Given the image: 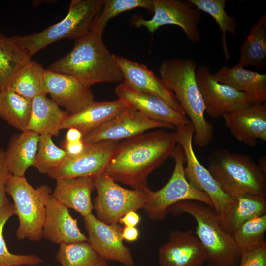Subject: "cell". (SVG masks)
Returning <instances> with one entry per match:
<instances>
[{
    "label": "cell",
    "mask_w": 266,
    "mask_h": 266,
    "mask_svg": "<svg viewBox=\"0 0 266 266\" xmlns=\"http://www.w3.org/2000/svg\"><path fill=\"white\" fill-rule=\"evenodd\" d=\"M175 129L173 126L151 119L139 111L129 107L84 135L85 143L101 141H120L129 139L154 128Z\"/></svg>",
    "instance_id": "obj_14"
},
{
    "label": "cell",
    "mask_w": 266,
    "mask_h": 266,
    "mask_svg": "<svg viewBox=\"0 0 266 266\" xmlns=\"http://www.w3.org/2000/svg\"><path fill=\"white\" fill-rule=\"evenodd\" d=\"M68 115L46 95L38 96L32 100L29 122L26 130L35 132L39 135H58L61 125Z\"/></svg>",
    "instance_id": "obj_25"
},
{
    "label": "cell",
    "mask_w": 266,
    "mask_h": 266,
    "mask_svg": "<svg viewBox=\"0 0 266 266\" xmlns=\"http://www.w3.org/2000/svg\"><path fill=\"white\" fill-rule=\"evenodd\" d=\"M52 137L48 134L40 135L38 150L33 166L40 173L47 175L58 167L67 156L63 148L55 145Z\"/></svg>",
    "instance_id": "obj_36"
},
{
    "label": "cell",
    "mask_w": 266,
    "mask_h": 266,
    "mask_svg": "<svg viewBox=\"0 0 266 266\" xmlns=\"http://www.w3.org/2000/svg\"><path fill=\"white\" fill-rule=\"evenodd\" d=\"M32 100L6 88L0 91V117L22 132L26 130L31 115Z\"/></svg>",
    "instance_id": "obj_31"
},
{
    "label": "cell",
    "mask_w": 266,
    "mask_h": 266,
    "mask_svg": "<svg viewBox=\"0 0 266 266\" xmlns=\"http://www.w3.org/2000/svg\"><path fill=\"white\" fill-rule=\"evenodd\" d=\"M168 213L175 216L187 213L195 220L196 236L207 254L209 263L222 266H237L240 250L233 237L221 227L213 209L195 200H184L170 207Z\"/></svg>",
    "instance_id": "obj_4"
},
{
    "label": "cell",
    "mask_w": 266,
    "mask_h": 266,
    "mask_svg": "<svg viewBox=\"0 0 266 266\" xmlns=\"http://www.w3.org/2000/svg\"><path fill=\"white\" fill-rule=\"evenodd\" d=\"M158 259L159 266H202L207 254L191 231L175 230L160 248Z\"/></svg>",
    "instance_id": "obj_17"
},
{
    "label": "cell",
    "mask_w": 266,
    "mask_h": 266,
    "mask_svg": "<svg viewBox=\"0 0 266 266\" xmlns=\"http://www.w3.org/2000/svg\"><path fill=\"white\" fill-rule=\"evenodd\" d=\"M266 59V14L264 13L250 29L249 35L241 44L240 58L235 68L253 66L262 67Z\"/></svg>",
    "instance_id": "obj_28"
},
{
    "label": "cell",
    "mask_w": 266,
    "mask_h": 266,
    "mask_svg": "<svg viewBox=\"0 0 266 266\" xmlns=\"http://www.w3.org/2000/svg\"><path fill=\"white\" fill-rule=\"evenodd\" d=\"M264 214L266 196L248 194L232 197L222 213L217 216L222 228L232 236L244 222Z\"/></svg>",
    "instance_id": "obj_24"
},
{
    "label": "cell",
    "mask_w": 266,
    "mask_h": 266,
    "mask_svg": "<svg viewBox=\"0 0 266 266\" xmlns=\"http://www.w3.org/2000/svg\"><path fill=\"white\" fill-rule=\"evenodd\" d=\"M44 82L51 100L68 114L77 113L94 101L90 88L72 76L47 69L44 72Z\"/></svg>",
    "instance_id": "obj_18"
},
{
    "label": "cell",
    "mask_w": 266,
    "mask_h": 266,
    "mask_svg": "<svg viewBox=\"0 0 266 266\" xmlns=\"http://www.w3.org/2000/svg\"><path fill=\"white\" fill-rule=\"evenodd\" d=\"M83 138L82 133L77 129L70 128L67 131L66 141L74 142L82 140Z\"/></svg>",
    "instance_id": "obj_43"
},
{
    "label": "cell",
    "mask_w": 266,
    "mask_h": 266,
    "mask_svg": "<svg viewBox=\"0 0 266 266\" xmlns=\"http://www.w3.org/2000/svg\"><path fill=\"white\" fill-rule=\"evenodd\" d=\"M142 8L152 12L153 0H103L102 11L93 20L90 32L100 36L108 21L123 12Z\"/></svg>",
    "instance_id": "obj_33"
},
{
    "label": "cell",
    "mask_w": 266,
    "mask_h": 266,
    "mask_svg": "<svg viewBox=\"0 0 266 266\" xmlns=\"http://www.w3.org/2000/svg\"><path fill=\"white\" fill-rule=\"evenodd\" d=\"M115 59L123 84L134 90L156 95L174 110L185 114L172 92L145 65L121 56L115 55Z\"/></svg>",
    "instance_id": "obj_19"
},
{
    "label": "cell",
    "mask_w": 266,
    "mask_h": 266,
    "mask_svg": "<svg viewBox=\"0 0 266 266\" xmlns=\"http://www.w3.org/2000/svg\"><path fill=\"white\" fill-rule=\"evenodd\" d=\"M140 221V215L136 211H130L122 217L118 222L126 227H136Z\"/></svg>",
    "instance_id": "obj_41"
},
{
    "label": "cell",
    "mask_w": 266,
    "mask_h": 266,
    "mask_svg": "<svg viewBox=\"0 0 266 266\" xmlns=\"http://www.w3.org/2000/svg\"><path fill=\"white\" fill-rule=\"evenodd\" d=\"M88 242L94 250L106 261L118 262L125 266H133L130 249L123 243V227L108 224L99 220L92 213L84 217Z\"/></svg>",
    "instance_id": "obj_15"
},
{
    "label": "cell",
    "mask_w": 266,
    "mask_h": 266,
    "mask_svg": "<svg viewBox=\"0 0 266 266\" xmlns=\"http://www.w3.org/2000/svg\"><path fill=\"white\" fill-rule=\"evenodd\" d=\"M207 169L231 198L248 194L266 196V174L247 155L216 151L208 159Z\"/></svg>",
    "instance_id": "obj_5"
},
{
    "label": "cell",
    "mask_w": 266,
    "mask_h": 266,
    "mask_svg": "<svg viewBox=\"0 0 266 266\" xmlns=\"http://www.w3.org/2000/svg\"><path fill=\"white\" fill-rule=\"evenodd\" d=\"M56 259L62 266H109L88 241L60 245Z\"/></svg>",
    "instance_id": "obj_32"
},
{
    "label": "cell",
    "mask_w": 266,
    "mask_h": 266,
    "mask_svg": "<svg viewBox=\"0 0 266 266\" xmlns=\"http://www.w3.org/2000/svg\"><path fill=\"white\" fill-rule=\"evenodd\" d=\"M238 266H266V241L250 248L240 249Z\"/></svg>",
    "instance_id": "obj_38"
},
{
    "label": "cell",
    "mask_w": 266,
    "mask_h": 266,
    "mask_svg": "<svg viewBox=\"0 0 266 266\" xmlns=\"http://www.w3.org/2000/svg\"><path fill=\"white\" fill-rule=\"evenodd\" d=\"M120 141H101L85 143L79 155L66 156L62 163L48 175L56 180L63 178L96 176L105 168Z\"/></svg>",
    "instance_id": "obj_13"
},
{
    "label": "cell",
    "mask_w": 266,
    "mask_h": 266,
    "mask_svg": "<svg viewBox=\"0 0 266 266\" xmlns=\"http://www.w3.org/2000/svg\"><path fill=\"white\" fill-rule=\"evenodd\" d=\"M95 189L94 178L81 177L56 180L52 196L62 204L82 216L92 213L91 195Z\"/></svg>",
    "instance_id": "obj_23"
},
{
    "label": "cell",
    "mask_w": 266,
    "mask_h": 266,
    "mask_svg": "<svg viewBox=\"0 0 266 266\" xmlns=\"http://www.w3.org/2000/svg\"><path fill=\"white\" fill-rule=\"evenodd\" d=\"M40 135L25 130L10 139L5 151V161L11 175L25 176L27 169L33 166L38 150Z\"/></svg>",
    "instance_id": "obj_26"
},
{
    "label": "cell",
    "mask_w": 266,
    "mask_h": 266,
    "mask_svg": "<svg viewBox=\"0 0 266 266\" xmlns=\"http://www.w3.org/2000/svg\"><path fill=\"white\" fill-rule=\"evenodd\" d=\"M152 12L150 19H135L133 25L146 27L152 33L161 26L176 25L182 29L190 42L195 43L200 40L198 27L202 18L200 11L189 0H153Z\"/></svg>",
    "instance_id": "obj_12"
},
{
    "label": "cell",
    "mask_w": 266,
    "mask_h": 266,
    "mask_svg": "<svg viewBox=\"0 0 266 266\" xmlns=\"http://www.w3.org/2000/svg\"><path fill=\"white\" fill-rule=\"evenodd\" d=\"M128 108L126 103L118 99L111 101H94L81 111L68 114L63 121L61 130L75 128L79 130L84 136Z\"/></svg>",
    "instance_id": "obj_22"
},
{
    "label": "cell",
    "mask_w": 266,
    "mask_h": 266,
    "mask_svg": "<svg viewBox=\"0 0 266 266\" xmlns=\"http://www.w3.org/2000/svg\"><path fill=\"white\" fill-rule=\"evenodd\" d=\"M118 99L147 117L175 127V129L188 124L186 116L174 110L163 100L150 93L137 91L123 83L114 90Z\"/></svg>",
    "instance_id": "obj_16"
},
{
    "label": "cell",
    "mask_w": 266,
    "mask_h": 266,
    "mask_svg": "<svg viewBox=\"0 0 266 266\" xmlns=\"http://www.w3.org/2000/svg\"><path fill=\"white\" fill-rule=\"evenodd\" d=\"M94 182L97 195L93 209L99 220L108 224H116L127 212L143 208L147 188L145 190L126 189L105 172L94 177Z\"/></svg>",
    "instance_id": "obj_9"
},
{
    "label": "cell",
    "mask_w": 266,
    "mask_h": 266,
    "mask_svg": "<svg viewBox=\"0 0 266 266\" xmlns=\"http://www.w3.org/2000/svg\"><path fill=\"white\" fill-rule=\"evenodd\" d=\"M172 156L175 166L168 182L157 191H152L148 188L146 190L147 200L143 209L148 217L153 221L163 220L171 206L184 200L198 201L212 207L208 196L187 181L184 173L185 155L179 144Z\"/></svg>",
    "instance_id": "obj_8"
},
{
    "label": "cell",
    "mask_w": 266,
    "mask_h": 266,
    "mask_svg": "<svg viewBox=\"0 0 266 266\" xmlns=\"http://www.w3.org/2000/svg\"><path fill=\"white\" fill-rule=\"evenodd\" d=\"M32 56L16 40L0 33V91L7 88L11 79Z\"/></svg>",
    "instance_id": "obj_29"
},
{
    "label": "cell",
    "mask_w": 266,
    "mask_h": 266,
    "mask_svg": "<svg viewBox=\"0 0 266 266\" xmlns=\"http://www.w3.org/2000/svg\"><path fill=\"white\" fill-rule=\"evenodd\" d=\"M45 70L40 63L31 60L17 71L7 88L31 100L39 95H46Z\"/></svg>",
    "instance_id": "obj_30"
},
{
    "label": "cell",
    "mask_w": 266,
    "mask_h": 266,
    "mask_svg": "<svg viewBox=\"0 0 266 266\" xmlns=\"http://www.w3.org/2000/svg\"><path fill=\"white\" fill-rule=\"evenodd\" d=\"M42 237L59 245L88 241L78 227L77 220L52 195L46 205Z\"/></svg>",
    "instance_id": "obj_20"
},
{
    "label": "cell",
    "mask_w": 266,
    "mask_h": 266,
    "mask_svg": "<svg viewBox=\"0 0 266 266\" xmlns=\"http://www.w3.org/2000/svg\"><path fill=\"white\" fill-rule=\"evenodd\" d=\"M11 175L5 161V151L0 149V208L9 203L6 185Z\"/></svg>",
    "instance_id": "obj_39"
},
{
    "label": "cell",
    "mask_w": 266,
    "mask_h": 266,
    "mask_svg": "<svg viewBox=\"0 0 266 266\" xmlns=\"http://www.w3.org/2000/svg\"><path fill=\"white\" fill-rule=\"evenodd\" d=\"M178 144L174 132L158 130L119 142L105 172L115 181L145 190L149 174L172 156Z\"/></svg>",
    "instance_id": "obj_1"
},
{
    "label": "cell",
    "mask_w": 266,
    "mask_h": 266,
    "mask_svg": "<svg viewBox=\"0 0 266 266\" xmlns=\"http://www.w3.org/2000/svg\"><path fill=\"white\" fill-rule=\"evenodd\" d=\"M175 132L178 144L184 153L186 164L184 173L187 181L194 188L208 196L212 204V208L217 215H220L232 198L222 190L208 170L198 159L193 147L194 130L191 122L176 129Z\"/></svg>",
    "instance_id": "obj_11"
},
{
    "label": "cell",
    "mask_w": 266,
    "mask_h": 266,
    "mask_svg": "<svg viewBox=\"0 0 266 266\" xmlns=\"http://www.w3.org/2000/svg\"><path fill=\"white\" fill-rule=\"evenodd\" d=\"M207 266H220V265H216V264H211V263H209Z\"/></svg>",
    "instance_id": "obj_44"
},
{
    "label": "cell",
    "mask_w": 266,
    "mask_h": 266,
    "mask_svg": "<svg viewBox=\"0 0 266 266\" xmlns=\"http://www.w3.org/2000/svg\"><path fill=\"white\" fill-rule=\"evenodd\" d=\"M196 62L190 58L164 61L159 67L160 78L174 95L194 130L193 142L205 147L211 141L214 129L205 118L203 100L197 83Z\"/></svg>",
    "instance_id": "obj_3"
},
{
    "label": "cell",
    "mask_w": 266,
    "mask_h": 266,
    "mask_svg": "<svg viewBox=\"0 0 266 266\" xmlns=\"http://www.w3.org/2000/svg\"><path fill=\"white\" fill-rule=\"evenodd\" d=\"M85 143L83 140L74 142L65 141L63 145V149L65 151L67 156L73 157L80 154L84 150Z\"/></svg>",
    "instance_id": "obj_40"
},
{
    "label": "cell",
    "mask_w": 266,
    "mask_h": 266,
    "mask_svg": "<svg viewBox=\"0 0 266 266\" xmlns=\"http://www.w3.org/2000/svg\"><path fill=\"white\" fill-rule=\"evenodd\" d=\"M212 76L220 83L253 96L262 103L266 102V74H260L244 68L224 66L212 73Z\"/></svg>",
    "instance_id": "obj_27"
},
{
    "label": "cell",
    "mask_w": 266,
    "mask_h": 266,
    "mask_svg": "<svg viewBox=\"0 0 266 266\" xmlns=\"http://www.w3.org/2000/svg\"><path fill=\"white\" fill-rule=\"evenodd\" d=\"M200 11H202L209 14L219 25L222 33V44L225 58H230L227 47L226 33L227 32L231 34L236 33L237 25L236 18L229 16L225 10L226 0H189Z\"/></svg>",
    "instance_id": "obj_34"
},
{
    "label": "cell",
    "mask_w": 266,
    "mask_h": 266,
    "mask_svg": "<svg viewBox=\"0 0 266 266\" xmlns=\"http://www.w3.org/2000/svg\"><path fill=\"white\" fill-rule=\"evenodd\" d=\"M103 0H72L66 16L43 31L14 36L32 57L49 44L62 39L76 40L90 32L91 25L102 7Z\"/></svg>",
    "instance_id": "obj_7"
},
{
    "label": "cell",
    "mask_w": 266,
    "mask_h": 266,
    "mask_svg": "<svg viewBox=\"0 0 266 266\" xmlns=\"http://www.w3.org/2000/svg\"><path fill=\"white\" fill-rule=\"evenodd\" d=\"M13 215V204L9 202L0 208V266H36L42 262V259L35 255H17L8 250L3 232L4 227Z\"/></svg>",
    "instance_id": "obj_35"
},
{
    "label": "cell",
    "mask_w": 266,
    "mask_h": 266,
    "mask_svg": "<svg viewBox=\"0 0 266 266\" xmlns=\"http://www.w3.org/2000/svg\"><path fill=\"white\" fill-rule=\"evenodd\" d=\"M6 192L13 200L15 215L19 220L16 231L17 238L40 240L43 237L46 205L52 195L51 188L46 185L34 188L25 176L11 175L6 185Z\"/></svg>",
    "instance_id": "obj_6"
},
{
    "label": "cell",
    "mask_w": 266,
    "mask_h": 266,
    "mask_svg": "<svg viewBox=\"0 0 266 266\" xmlns=\"http://www.w3.org/2000/svg\"><path fill=\"white\" fill-rule=\"evenodd\" d=\"M139 231L136 227H126L123 228L122 237L123 240L128 242H134L138 239Z\"/></svg>",
    "instance_id": "obj_42"
},
{
    "label": "cell",
    "mask_w": 266,
    "mask_h": 266,
    "mask_svg": "<svg viewBox=\"0 0 266 266\" xmlns=\"http://www.w3.org/2000/svg\"><path fill=\"white\" fill-rule=\"evenodd\" d=\"M48 69L72 76L89 88L99 83L123 81L115 55L106 48L102 37L91 32L75 40L70 51L51 63Z\"/></svg>",
    "instance_id": "obj_2"
},
{
    "label": "cell",
    "mask_w": 266,
    "mask_h": 266,
    "mask_svg": "<svg viewBox=\"0 0 266 266\" xmlns=\"http://www.w3.org/2000/svg\"><path fill=\"white\" fill-rule=\"evenodd\" d=\"M225 126L238 141L250 147L266 140V103L254 105L222 116Z\"/></svg>",
    "instance_id": "obj_21"
},
{
    "label": "cell",
    "mask_w": 266,
    "mask_h": 266,
    "mask_svg": "<svg viewBox=\"0 0 266 266\" xmlns=\"http://www.w3.org/2000/svg\"><path fill=\"white\" fill-rule=\"evenodd\" d=\"M196 78L203 100L205 112L212 118L263 103L253 96L219 83L213 78L206 66L201 65L197 68Z\"/></svg>",
    "instance_id": "obj_10"
},
{
    "label": "cell",
    "mask_w": 266,
    "mask_h": 266,
    "mask_svg": "<svg viewBox=\"0 0 266 266\" xmlns=\"http://www.w3.org/2000/svg\"><path fill=\"white\" fill-rule=\"evenodd\" d=\"M266 214L253 217L242 224L233 237L239 249L257 246L265 240Z\"/></svg>",
    "instance_id": "obj_37"
}]
</instances>
